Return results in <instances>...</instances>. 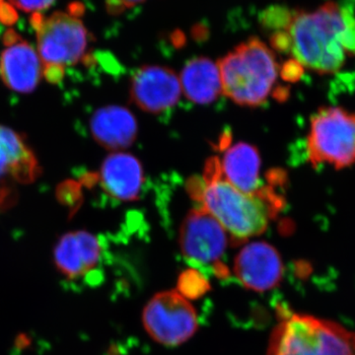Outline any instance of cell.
<instances>
[{"instance_id": "23", "label": "cell", "mask_w": 355, "mask_h": 355, "mask_svg": "<svg viewBox=\"0 0 355 355\" xmlns=\"http://www.w3.org/2000/svg\"><path fill=\"white\" fill-rule=\"evenodd\" d=\"M33 345L32 336L27 333H19L14 340L11 355H22L23 352L31 349Z\"/></svg>"}, {"instance_id": "15", "label": "cell", "mask_w": 355, "mask_h": 355, "mask_svg": "<svg viewBox=\"0 0 355 355\" xmlns=\"http://www.w3.org/2000/svg\"><path fill=\"white\" fill-rule=\"evenodd\" d=\"M90 130L98 144L111 150L132 146L137 135V123L128 109L107 106L96 111L90 120Z\"/></svg>"}, {"instance_id": "12", "label": "cell", "mask_w": 355, "mask_h": 355, "mask_svg": "<svg viewBox=\"0 0 355 355\" xmlns=\"http://www.w3.org/2000/svg\"><path fill=\"white\" fill-rule=\"evenodd\" d=\"M284 266L279 252L265 242L243 248L235 260L236 277L243 286L256 292L270 291L279 284Z\"/></svg>"}, {"instance_id": "21", "label": "cell", "mask_w": 355, "mask_h": 355, "mask_svg": "<svg viewBox=\"0 0 355 355\" xmlns=\"http://www.w3.org/2000/svg\"><path fill=\"white\" fill-rule=\"evenodd\" d=\"M10 2L25 12H40L50 8L55 0H10Z\"/></svg>"}, {"instance_id": "9", "label": "cell", "mask_w": 355, "mask_h": 355, "mask_svg": "<svg viewBox=\"0 0 355 355\" xmlns=\"http://www.w3.org/2000/svg\"><path fill=\"white\" fill-rule=\"evenodd\" d=\"M228 236L220 223L207 210L198 207L184 219L180 246L189 263L205 266L217 263L225 252Z\"/></svg>"}, {"instance_id": "33", "label": "cell", "mask_w": 355, "mask_h": 355, "mask_svg": "<svg viewBox=\"0 0 355 355\" xmlns=\"http://www.w3.org/2000/svg\"><path fill=\"white\" fill-rule=\"evenodd\" d=\"M3 0H0V6H1L2 3H3Z\"/></svg>"}, {"instance_id": "34", "label": "cell", "mask_w": 355, "mask_h": 355, "mask_svg": "<svg viewBox=\"0 0 355 355\" xmlns=\"http://www.w3.org/2000/svg\"><path fill=\"white\" fill-rule=\"evenodd\" d=\"M1 31H2V27H1V26H0V33H1Z\"/></svg>"}, {"instance_id": "22", "label": "cell", "mask_w": 355, "mask_h": 355, "mask_svg": "<svg viewBox=\"0 0 355 355\" xmlns=\"http://www.w3.org/2000/svg\"><path fill=\"white\" fill-rule=\"evenodd\" d=\"M270 44L275 50L282 51V53H291V37L288 32L279 31L275 32L270 38Z\"/></svg>"}, {"instance_id": "18", "label": "cell", "mask_w": 355, "mask_h": 355, "mask_svg": "<svg viewBox=\"0 0 355 355\" xmlns=\"http://www.w3.org/2000/svg\"><path fill=\"white\" fill-rule=\"evenodd\" d=\"M293 12L284 6H272L260 15L261 24L273 32L286 31L291 25Z\"/></svg>"}, {"instance_id": "19", "label": "cell", "mask_w": 355, "mask_h": 355, "mask_svg": "<svg viewBox=\"0 0 355 355\" xmlns=\"http://www.w3.org/2000/svg\"><path fill=\"white\" fill-rule=\"evenodd\" d=\"M207 284L205 277L198 272L188 270L180 279V293L184 297H198L207 291Z\"/></svg>"}, {"instance_id": "24", "label": "cell", "mask_w": 355, "mask_h": 355, "mask_svg": "<svg viewBox=\"0 0 355 355\" xmlns=\"http://www.w3.org/2000/svg\"><path fill=\"white\" fill-rule=\"evenodd\" d=\"M18 21V13L10 3L3 2L0 6V23L3 25L12 26Z\"/></svg>"}, {"instance_id": "17", "label": "cell", "mask_w": 355, "mask_h": 355, "mask_svg": "<svg viewBox=\"0 0 355 355\" xmlns=\"http://www.w3.org/2000/svg\"><path fill=\"white\" fill-rule=\"evenodd\" d=\"M180 81L184 94L197 104L214 102L222 93L218 65L207 58L191 60L184 65Z\"/></svg>"}, {"instance_id": "25", "label": "cell", "mask_w": 355, "mask_h": 355, "mask_svg": "<svg viewBox=\"0 0 355 355\" xmlns=\"http://www.w3.org/2000/svg\"><path fill=\"white\" fill-rule=\"evenodd\" d=\"M43 76L51 83H58L64 78V67L60 65H44Z\"/></svg>"}, {"instance_id": "31", "label": "cell", "mask_w": 355, "mask_h": 355, "mask_svg": "<svg viewBox=\"0 0 355 355\" xmlns=\"http://www.w3.org/2000/svg\"><path fill=\"white\" fill-rule=\"evenodd\" d=\"M173 40H174V43L179 44V46H181V44H183L184 38L183 32L181 31H176L174 32V34H173Z\"/></svg>"}, {"instance_id": "30", "label": "cell", "mask_w": 355, "mask_h": 355, "mask_svg": "<svg viewBox=\"0 0 355 355\" xmlns=\"http://www.w3.org/2000/svg\"><path fill=\"white\" fill-rule=\"evenodd\" d=\"M191 34L196 39H205V36L209 34V30L203 24H197L191 30Z\"/></svg>"}, {"instance_id": "14", "label": "cell", "mask_w": 355, "mask_h": 355, "mask_svg": "<svg viewBox=\"0 0 355 355\" xmlns=\"http://www.w3.org/2000/svg\"><path fill=\"white\" fill-rule=\"evenodd\" d=\"M100 182L103 189L116 200H135L144 184V170L132 154L114 153L103 162Z\"/></svg>"}, {"instance_id": "27", "label": "cell", "mask_w": 355, "mask_h": 355, "mask_svg": "<svg viewBox=\"0 0 355 355\" xmlns=\"http://www.w3.org/2000/svg\"><path fill=\"white\" fill-rule=\"evenodd\" d=\"M20 41H22V38H21L20 35L18 34L17 32L14 31L13 29L7 30L6 34H4L3 39H2V42H3V44L6 48L19 43Z\"/></svg>"}, {"instance_id": "11", "label": "cell", "mask_w": 355, "mask_h": 355, "mask_svg": "<svg viewBox=\"0 0 355 355\" xmlns=\"http://www.w3.org/2000/svg\"><path fill=\"white\" fill-rule=\"evenodd\" d=\"M181 81L168 67L144 65L130 80V97L139 108L160 114L173 108L181 96Z\"/></svg>"}, {"instance_id": "2", "label": "cell", "mask_w": 355, "mask_h": 355, "mask_svg": "<svg viewBox=\"0 0 355 355\" xmlns=\"http://www.w3.org/2000/svg\"><path fill=\"white\" fill-rule=\"evenodd\" d=\"M343 27L342 7L335 2H327L315 12H293L286 31L294 60L318 73L338 72L347 57L342 46Z\"/></svg>"}, {"instance_id": "20", "label": "cell", "mask_w": 355, "mask_h": 355, "mask_svg": "<svg viewBox=\"0 0 355 355\" xmlns=\"http://www.w3.org/2000/svg\"><path fill=\"white\" fill-rule=\"evenodd\" d=\"M343 27L342 46L347 55H355V16L350 9L342 8Z\"/></svg>"}, {"instance_id": "29", "label": "cell", "mask_w": 355, "mask_h": 355, "mask_svg": "<svg viewBox=\"0 0 355 355\" xmlns=\"http://www.w3.org/2000/svg\"><path fill=\"white\" fill-rule=\"evenodd\" d=\"M44 20H46V18L44 17L43 14L33 12L31 17H30V25L35 31L39 32L44 24Z\"/></svg>"}, {"instance_id": "8", "label": "cell", "mask_w": 355, "mask_h": 355, "mask_svg": "<svg viewBox=\"0 0 355 355\" xmlns=\"http://www.w3.org/2000/svg\"><path fill=\"white\" fill-rule=\"evenodd\" d=\"M38 51L44 65L76 64L85 57L88 33L83 23L69 14L55 12L37 32Z\"/></svg>"}, {"instance_id": "28", "label": "cell", "mask_w": 355, "mask_h": 355, "mask_svg": "<svg viewBox=\"0 0 355 355\" xmlns=\"http://www.w3.org/2000/svg\"><path fill=\"white\" fill-rule=\"evenodd\" d=\"M67 10H69L70 16L78 19L79 17H81L85 13V6H84L83 2L74 1L69 4Z\"/></svg>"}, {"instance_id": "6", "label": "cell", "mask_w": 355, "mask_h": 355, "mask_svg": "<svg viewBox=\"0 0 355 355\" xmlns=\"http://www.w3.org/2000/svg\"><path fill=\"white\" fill-rule=\"evenodd\" d=\"M142 320L149 336L167 347L186 342L198 328L197 312L176 291L156 294L144 308Z\"/></svg>"}, {"instance_id": "13", "label": "cell", "mask_w": 355, "mask_h": 355, "mask_svg": "<svg viewBox=\"0 0 355 355\" xmlns=\"http://www.w3.org/2000/svg\"><path fill=\"white\" fill-rule=\"evenodd\" d=\"M44 67L38 53L27 42L8 46L0 57V77L4 84L21 94H29L37 88Z\"/></svg>"}, {"instance_id": "32", "label": "cell", "mask_w": 355, "mask_h": 355, "mask_svg": "<svg viewBox=\"0 0 355 355\" xmlns=\"http://www.w3.org/2000/svg\"><path fill=\"white\" fill-rule=\"evenodd\" d=\"M123 1L125 6H127V8H128V7H133L137 6V4L141 3L144 0H123Z\"/></svg>"}, {"instance_id": "3", "label": "cell", "mask_w": 355, "mask_h": 355, "mask_svg": "<svg viewBox=\"0 0 355 355\" xmlns=\"http://www.w3.org/2000/svg\"><path fill=\"white\" fill-rule=\"evenodd\" d=\"M222 93L242 106H261L272 94L279 77L275 53L258 38L236 46L219 60Z\"/></svg>"}, {"instance_id": "7", "label": "cell", "mask_w": 355, "mask_h": 355, "mask_svg": "<svg viewBox=\"0 0 355 355\" xmlns=\"http://www.w3.org/2000/svg\"><path fill=\"white\" fill-rule=\"evenodd\" d=\"M40 164L22 135L0 125V209L15 205L18 187L40 176Z\"/></svg>"}, {"instance_id": "10", "label": "cell", "mask_w": 355, "mask_h": 355, "mask_svg": "<svg viewBox=\"0 0 355 355\" xmlns=\"http://www.w3.org/2000/svg\"><path fill=\"white\" fill-rule=\"evenodd\" d=\"M102 254V244L95 235L87 231H74L58 240L53 261L64 284L71 287L77 280L89 282L95 277V268L99 265Z\"/></svg>"}, {"instance_id": "26", "label": "cell", "mask_w": 355, "mask_h": 355, "mask_svg": "<svg viewBox=\"0 0 355 355\" xmlns=\"http://www.w3.org/2000/svg\"><path fill=\"white\" fill-rule=\"evenodd\" d=\"M106 8L111 15H119L123 12L127 6L123 3V0H106Z\"/></svg>"}, {"instance_id": "1", "label": "cell", "mask_w": 355, "mask_h": 355, "mask_svg": "<svg viewBox=\"0 0 355 355\" xmlns=\"http://www.w3.org/2000/svg\"><path fill=\"white\" fill-rule=\"evenodd\" d=\"M191 197L214 217L233 239L244 241L263 234L284 205L272 186L250 195L229 183L217 157L207 160L202 178L189 182Z\"/></svg>"}, {"instance_id": "16", "label": "cell", "mask_w": 355, "mask_h": 355, "mask_svg": "<svg viewBox=\"0 0 355 355\" xmlns=\"http://www.w3.org/2000/svg\"><path fill=\"white\" fill-rule=\"evenodd\" d=\"M219 163L224 178L238 190L250 195L263 190L261 157L256 147L245 142L226 146Z\"/></svg>"}, {"instance_id": "4", "label": "cell", "mask_w": 355, "mask_h": 355, "mask_svg": "<svg viewBox=\"0 0 355 355\" xmlns=\"http://www.w3.org/2000/svg\"><path fill=\"white\" fill-rule=\"evenodd\" d=\"M268 355H355V331L329 320L289 313L273 330Z\"/></svg>"}, {"instance_id": "5", "label": "cell", "mask_w": 355, "mask_h": 355, "mask_svg": "<svg viewBox=\"0 0 355 355\" xmlns=\"http://www.w3.org/2000/svg\"><path fill=\"white\" fill-rule=\"evenodd\" d=\"M308 158L313 166L336 169L355 164V113L340 108H322L311 119Z\"/></svg>"}]
</instances>
